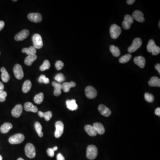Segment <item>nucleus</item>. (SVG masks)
I'll list each match as a JSON object with an SVG mask.
<instances>
[{
  "label": "nucleus",
  "mask_w": 160,
  "mask_h": 160,
  "mask_svg": "<svg viewBox=\"0 0 160 160\" xmlns=\"http://www.w3.org/2000/svg\"><path fill=\"white\" fill-rule=\"evenodd\" d=\"M50 61L48 60H45L44 61L43 65L40 67V69L42 71H45V70H47L50 68Z\"/></svg>",
  "instance_id": "36"
},
{
  "label": "nucleus",
  "mask_w": 160,
  "mask_h": 160,
  "mask_svg": "<svg viewBox=\"0 0 160 160\" xmlns=\"http://www.w3.org/2000/svg\"><path fill=\"white\" fill-rule=\"evenodd\" d=\"M4 86L2 82L0 81V93L2 92V91H4Z\"/></svg>",
  "instance_id": "44"
},
{
  "label": "nucleus",
  "mask_w": 160,
  "mask_h": 160,
  "mask_svg": "<svg viewBox=\"0 0 160 160\" xmlns=\"http://www.w3.org/2000/svg\"><path fill=\"white\" fill-rule=\"evenodd\" d=\"M147 50L149 53H151L153 55H158L160 53V48L156 46L154 41L153 40H149L147 46Z\"/></svg>",
  "instance_id": "1"
},
{
  "label": "nucleus",
  "mask_w": 160,
  "mask_h": 160,
  "mask_svg": "<svg viewBox=\"0 0 160 160\" xmlns=\"http://www.w3.org/2000/svg\"><path fill=\"white\" fill-rule=\"evenodd\" d=\"M37 59L36 55H29L25 58V63L28 66H31L33 62Z\"/></svg>",
  "instance_id": "28"
},
{
  "label": "nucleus",
  "mask_w": 160,
  "mask_h": 160,
  "mask_svg": "<svg viewBox=\"0 0 160 160\" xmlns=\"http://www.w3.org/2000/svg\"><path fill=\"white\" fill-rule=\"evenodd\" d=\"M142 45V41L140 38H136L133 40L131 45L129 47L128 52L130 53H132L137 51Z\"/></svg>",
  "instance_id": "6"
},
{
  "label": "nucleus",
  "mask_w": 160,
  "mask_h": 160,
  "mask_svg": "<svg viewBox=\"0 0 160 160\" xmlns=\"http://www.w3.org/2000/svg\"><path fill=\"white\" fill-rule=\"evenodd\" d=\"M22 52L25 53L28 56H29V55H36L37 50H36V49L34 48V46H30L29 48H25L23 49L22 50Z\"/></svg>",
  "instance_id": "27"
},
{
  "label": "nucleus",
  "mask_w": 160,
  "mask_h": 160,
  "mask_svg": "<svg viewBox=\"0 0 160 160\" xmlns=\"http://www.w3.org/2000/svg\"><path fill=\"white\" fill-rule=\"evenodd\" d=\"M25 155L29 158H33L36 156L35 147L31 143H28L25 146Z\"/></svg>",
  "instance_id": "4"
},
{
  "label": "nucleus",
  "mask_w": 160,
  "mask_h": 160,
  "mask_svg": "<svg viewBox=\"0 0 160 160\" xmlns=\"http://www.w3.org/2000/svg\"><path fill=\"white\" fill-rule=\"evenodd\" d=\"M76 83L74 81H71L70 82H65L62 84V89L65 93H67L70 90V89L72 87L75 86Z\"/></svg>",
  "instance_id": "22"
},
{
  "label": "nucleus",
  "mask_w": 160,
  "mask_h": 160,
  "mask_svg": "<svg viewBox=\"0 0 160 160\" xmlns=\"http://www.w3.org/2000/svg\"><path fill=\"white\" fill-rule=\"evenodd\" d=\"M54 79L57 81V82L61 83L65 81L66 80V77L62 73H59L55 76Z\"/></svg>",
  "instance_id": "35"
},
{
  "label": "nucleus",
  "mask_w": 160,
  "mask_h": 160,
  "mask_svg": "<svg viewBox=\"0 0 160 160\" xmlns=\"http://www.w3.org/2000/svg\"><path fill=\"white\" fill-rule=\"evenodd\" d=\"M66 104L67 107L69 110H76L78 109V105L76 104V101L75 99L67 100Z\"/></svg>",
  "instance_id": "17"
},
{
  "label": "nucleus",
  "mask_w": 160,
  "mask_h": 160,
  "mask_svg": "<svg viewBox=\"0 0 160 160\" xmlns=\"http://www.w3.org/2000/svg\"><path fill=\"white\" fill-rule=\"evenodd\" d=\"M29 34L30 32L29 30H23L16 35L15 39L17 41H23L27 37Z\"/></svg>",
  "instance_id": "13"
},
{
  "label": "nucleus",
  "mask_w": 160,
  "mask_h": 160,
  "mask_svg": "<svg viewBox=\"0 0 160 160\" xmlns=\"http://www.w3.org/2000/svg\"><path fill=\"white\" fill-rule=\"evenodd\" d=\"M32 87V83L30 80H26L25 81L23 85L22 90L23 92L24 93H27L30 91Z\"/></svg>",
  "instance_id": "30"
},
{
  "label": "nucleus",
  "mask_w": 160,
  "mask_h": 160,
  "mask_svg": "<svg viewBox=\"0 0 160 160\" xmlns=\"http://www.w3.org/2000/svg\"><path fill=\"white\" fill-rule=\"evenodd\" d=\"M47 153L50 157H53L54 155V151L53 148H49L47 150Z\"/></svg>",
  "instance_id": "41"
},
{
  "label": "nucleus",
  "mask_w": 160,
  "mask_h": 160,
  "mask_svg": "<svg viewBox=\"0 0 160 160\" xmlns=\"http://www.w3.org/2000/svg\"><path fill=\"white\" fill-rule=\"evenodd\" d=\"M52 85L54 88V91L53 92L54 96H58L61 94V89H62V84L58 82L53 81L52 83Z\"/></svg>",
  "instance_id": "18"
},
{
  "label": "nucleus",
  "mask_w": 160,
  "mask_h": 160,
  "mask_svg": "<svg viewBox=\"0 0 160 160\" xmlns=\"http://www.w3.org/2000/svg\"><path fill=\"white\" fill-rule=\"evenodd\" d=\"M38 115L41 117H44L46 121H49L52 117L53 114L52 112L51 111L46 112H43L42 111H39Z\"/></svg>",
  "instance_id": "29"
},
{
  "label": "nucleus",
  "mask_w": 160,
  "mask_h": 160,
  "mask_svg": "<svg viewBox=\"0 0 160 160\" xmlns=\"http://www.w3.org/2000/svg\"><path fill=\"white\" fill-rule=\"evenodd\" d=\"M25 139V136L21 133H17L11 136L9 139V141L10 144H18L22 143Z\"/></svg>",
  "instance_id": "5"
},
{
  "label": "nucleus",
  "mask_w": 160,
  "mask_h": 160,
  "mask_svg": "<svg viewBox=\"0 0 160 160\" xmlns=\"http://www.w3.org/2000/svg\"><path fill=\"white\" fill-rule=\"evenodd\" d=\"M64 63L60 61H58L55 64V67L58 70H60L62 69L64 67Z\"/></svg>",
  "instance_id": "39"
},
{
  "label": "nucleus",
  "mask_w": 160,
  "mask_h": 160,
  "mask_svg": "<svg viewBox=\"0 0 160 160\" xmlns=\"http://www.w3.org/2000/svg\"><path fill=\"white\" fill-rule=\"evenodd\" d=\"M23 111V107L21 105L18 104L16 105L12 111V115L15 117H20Z\"/></svg>",
  "instance_id": "15"
},
{
  "label": "nucleus",
  "mask_w": 160,
  "mask_h": 160,
  "mask_svg": "<svg viewBox=\"0 0 160 160\" xmlns=\"http://www.w3.org/2000/svg\"><path fill=\"white\" fill-rule=\"evenodd\" d=\"M86 95L89 99H94L97 96V92L94 88L91 86L87 87L85 89Z\"/></svg>",
  "instance_id": "10"
},
{
  "label": "nucleus",
  "mask_w": 160,
  "mask_h": 160,
  "mask_svg": "<svg viewBox=\"0 0 160 160\" xmlns=\"http://www.w3.org/2000/svg\"><path fill=\"white\" fill-rule=\"evenodd\" d=\"M126 2L128 5H131L135 2V0H128Z\"/></svg>",
  "instance_id": "47"
},
{
  "label": "nucleus",
  "mask_w": 160,
  "mask_h": 160,
  "mask_svg": "<svg viewBox=\"0 0 160 160\" xmlns=\"http://www.w3.org/2000/svg\"><path fill=\"white\" fill-rule=\"evenodd\" d=\"M3 160V158H2V156H1V155H0V160Z\"/></svg>",
  "instance_id": "49"
},
{
  "label": "nucleus",
  "mask_w": 160,
  "mask_h": 160,
  "mask_svg": "<svg viewBox=\"0 0 160 160\" xmlns=\"http://www.w3.org/2000/svg\"><path fill=\"white\" fill-rule=\"evenodd\" d=\"M110 51L114 57H119L121 54L119 49L115 45H112L110 46Z\"/></svg>",
  "instance_id": "31"
},
{
  "label": "nucleus",
  "mask_w": 160,
  "mask_h": 160,
  "mask_svg": "<svg viewBox=\"0 0 160 160\" xmlns=\"http://www.w3.org/2000/svg\"><path fill=\"white\" fill-rule=\"evenodd\" d=\"M7 94L6 91H3L0 93V102H4L6 101Z\"/></svg>",
  "instance_id": "40"
},
{
  "label": "nucleus",
  "mask_w": 160,
  "mask_h": 160,
  "mask_svg": "<svg viewBox=\"0 0 160 160\" xmlns=\"http://www.w3.org/2000/svg\"><path fill=\"white\" fill-rule=\"evenodd\" d=\"M122 32L121 27L116 24H113L111 26L110 29V34L111 37L113 39H116Z\"/></svg>",
  "instance_id": "3"
},
{
  "label": "nucleus",
  "mask_w": 160,
  "mask_h": 160,
  "mask_svg": "<svg viewBox=\"0 0 160 160\" xmlns=\"http://www.w3.org/2000/svg\"><path fill=\"white\" fill-rule=\"evenodd\" d=\"M53 150H54V151H56V150H58V147L57 146H55L53 148Z\"/></svg>",
  "instance_id": "48"
},
{
  "label": "nucleus",
  "mask_w": 160,
  "mask_h": 160,
  "mask_svg": "<svg viewBox=\"0 0 160 160\" xmlns=\"http://www.w3.org/2000/svg\"><path fill=\"white\" fill-rule=\"evenodd\" d=\"M85 130L89 136L94 137L97 135V133L93 126L91 125H86L85 126Z\"/></svg>",
  "instance_id": "23"
},
{
  "label": "nucleus",
  "mask_w": 160,
  "mask_h": 160,
  "mask_svg": "<svg viewBox=\"0 0 160 160\" xmlns=\"http://www.w3.org/2000/svg\"><path fill=\"white\" fill-rule=\"evenodd\" d=\"M17 160H24L23 158H19L18 159H17Z\"/></svg>",
  "instance_id": "50"
},
{
  "label": "nucleus",
  "mask_w": 160,
  "mask_h": 160,
  "mask_svg": "<svg viewBox=\"0 0 160 160\" xmlns=\"http://www.w3.org/2000/svg\"><path fill=\"white\" fill-rule=\"evenodd\" d=\"M0 54H1V53H0Z\"/></svg>",
  "instance_id": "52"
},
{
  "label": "nucleus",
  "mask_w": 160,
  "mask_h": 160,
  "mask_svg": "<svg viewBox=\"0 0 160 160\" xmlns=\"http://www.w3.org/2000/svg\"><path fill=\"white\" fill-rule=\"evenodd\" d=\"M94 128L95 130L96 131L97 134L102 135L105 132L104 127L102 123H96L93 124Z\"/></svg>",
  "instance_id": "21"
},
{
  "label": "nucleus",
  "mask_w": 160,
  "mask_h": 160,
  "mask_svg": "<svg viewBox=\"0 0 160 160\" xmlns=\"http://www.w3.org/2000/svg\"><path fill=\"white\" fill-rule=\"evenodd\" d=\"M14 73L15 77L18 80L22 79L24 76V73L22 66L19 64H16L14 68Z\"/></svg>",
  "instance_id": "11"
},
{
  "label": "nucleus",
  "mask_w": 160,
  "mask_h": 160,
  "mask_svg": "<svg viewBox=\"0 0 160 160\" xmlns=\"http://www.w3.org/2000/svg\"><path fill=\"white\" fill-rule=\"evenodd\" d=\"M145 99L148 102H152L154 100V97L152 94L147 93L145 94Z\"/></svg>",
  "instance_id": "38"
},
{
  "label": "nucleus",
  "mask_w": 160,
  "mask_h": 160,
  "mask_svg": "<svg viewBox=\"0 0 160 160\" xmlns=\"http://www.w3.org/2000/svg\"><path fill=\"white\" fill-rule=\"evenodd\" d=\"M34 102L37 104H40L43 102L44 100V94L42 93H39L36 95L34 97Z\"/></svg>",
  "instance_id": "33"
},
{
  "label": "nucleus",
  "mask_w": 160,
  "mask_h": 160,
  "mask_svg": "<svg viewBox=\"0 0 160 160\" xmlns=\"http://www.w3.org/2000/svg\"><path fill=\"white\" fill-rule=\"evenodd\" d=\"M5 26V22L3 21H0V31L4 28Z\"/></svg>",
  "instance_id": "43"
},
{
  "label": "nucleus",
  "mask_w": 160,
  "mask_h": 160,
  "mask_svg": "<svg viewBox=\"0 0 160 160\" xmlns=\"http://www.w3.org/2000/svg\"><path fill=\"white\" fill-rule=\"evenodd\" d=\"M34 127H35V130H36V132L37 133L38 135L40 137H43V131H42V125L40 123L38 122H36L35 124H34Z\"/></svg>",
  "instance_id": "32"
},
{
  "label": "nucleus",
  "mask_w": 160,
  "mask_h": 160,
  "mask_svg": "<svg viewBox=\"0 0 160 160\" xmlns=\"http://www.w3.org/2000/svg\"><path fill=\"white\" fill-rule=\"evenodd\" d=\"M132 58V55L130 54H127L121 57L119 60V61L121 63H126L128 62Z\"/></svg>",
  "instance_id": "34"
},
{
  "label": "nucleus",
  "mask_w": 160,
  "mask_h": 160,
  "mask_svg": "<svg viewBox=\"0 0 160 160\" xmlns=\"http://www.w3.org/2000/svg\"><path fill=\"white\" fill-rule=\"evenodd\" d=\"M1 78L2 81L4 82H7L10 79V76L7 71L5 67H2L1 68Z\"/></svg>",
  "instance_id": "24"
},
{
  "label": "nucleus",
  "mask_w": 160,
  "mask_h": 160,
  "mask_svg": "<svg viewBox=\"0 0 160 160\" xmlns=\"http://www.w3.org/2000/svg\"><path fill=\"white\" fill-rule=\"evenodd\" d=\"M98 109L100 113L105 117H109L111 114V111L110 109L104 105H99Z\"/></svg>",
  "instance_id": "14"
},
{
  "label": "nucleus",
  "mask_w": 160,
  "mask_h": 160,
  "mask_svg": "<svg viewBox=\"0 0 160 160\" xmlns=\"http://www.w3.org/2000/svg\"><path fill=\"white\" fill-rule=\"evenodd\" d=\"M25 110L27 112H38V109L37 106L33 105V104L30 102H27L24 105Z\"/></svg>",
  "instance_id": "19"
},
{
  "label": "nucleus",
  "mask_w": 160,
  "mask_h": 160,
  "mask_svg": "<svg viewBox=\"0 0 160 160\" xmlns=\"http://www.w3.org/2000/svg\"><path fill=\"white\" fill-rule=\"evenodd\" d=\"M133 61L135 64L138 65L141 68H143L145 67L146 60H145V58L142 56L135 57Z\"/></svg>",
  "instance_id": "20"
},
{
  "label": "nucleus",
  "mask_w": 160,
  "mask_h": 160,
  "mask_svg": "<svg viewBox=\"0 0 160 160\" xmlns=\"http://www.w3.org/2000/svg\"><path fill=\"white\" fill-rule=\"evenodd\" d=\"M148 85L152 87H160V79L156 76H154L149 80Z\"/></svg>",
  "instance_id": "26"
},
{
  "label": "nucleus",
  "mask_w": 160,
  "mask_h": 160,
  "mask_svg": "<svg viewBox=\"0 0 160 160\" xmlns=\"http://www.w3.org/2000/svg\"><path fill=\"white\" fill-rule=\"evenodd\" d=\"M98 151L96 146L94 145H89L86 150V156L89 160H94L97 156Z\"/></svg>",
  "instance_id": "2"
},
{
  "label": "nucleus",
  "mask_w": 160,
  "mask_h": 160,
  "mask_svg": "<svg viewBox=\"0 0 160 160\" xmlns=\"http://www.w3.org/2000/svg\"><path fill=\"white\" fill-rule=\"evenodd\" d=\"M155 113L156 115H157L158 116H160V108H157V109L155 111Z\"/></svg>",
  "instance_id": "45"
},
{
  "label": "nucleus",
  "mask_w": 160,
  "mask_h": 160,
  "mask_svg": "<svg viewBox=\"0 0 160 160\" xmlns=\"http://www.w3.org/2000/svg\"><path fill=\"white\" fill-rule=\"evenodd\" d=\"M133 18L130 15H126L125 16L124 20L123 22V26L125 30H128L130 28L131 25L134 22Z\"/></svg>",
  "instance_id": "9"
},
{
  "label": "nucleus",
  "mask_w": 160,
  "mask_h": 160,
  "mask_svg": "<svg viewBox=\"0 0 160 160\" xmlns=\"http://www.w3.org/2000/svg\"><path fill=\"white\" fill-rule=\"evenodd\" d=\"M13 128V125L10 123H5L0 128V132L2 133H6Z\"/></svg>",
  "instance_id": "25"
},
{
  "label": "nucleus",
  "mask_w": 160,
  "mask_h": 160,
  "mask_svg": "<svg viewBox=\"0 0 160 160\" xmlns=\"http://www.w3.org/2000/svg\"><path fill=\"white\" fill-rule=\"evenodd\" d=\"M57 160H65L64 156L61 154H58L57 155Z\"/></svg>",
  "instance_id": "42"
},
{
  "label": "nucleus",
  "mask_w": 160,
  "mask_h": 160,
  "mask_svg": "<svg viewBox=\"0 0 160 160\" xmlns=\"http://www.w3.org/2000/svg\"><path fill=\"white\" fill-rule=\"evenodd\" d=\"M160 22H159V28H160Z\"/></svg>",
  "instance_id": "51"
},
{
  "label": "nucleus",
  "mask_w": 160,
  "mask_h": 160,
  "mask_svg": "<svg viewBox=\"0 0 160 160\" xmlns=\"http://www.w3.org/2000/svg\"><path fill=\"white\" fill-rule=\"evenodd\" d=\"M133 18L140 22H143L145 21L144 14L142 12L139 10H136L133 12L132 15Z\"/></svg>",
  "instance_id": "16"
},
{
  "label": "nucleus",
  "mask_w": 160,
  "mask_h": 160,
  "mask_svg": "<svg viewBox=\"0 0 160 160\" xmlns=\"http://www.w3.org/2000/svg\"><path fill=\"white\" fill-rule=\"evenodd\" d=\"M29 20L34 23L40 22L42 21V15L39 13H30L28 15Z\"/></svg>",
  "instance_id": "12"
},
{
  "label": "nucleus",
  "mask_w": 160,
  "mask_h": 160,
  "mask_svg": "<svg viewBox=\"0 0 160 160\" xmlns=\"http://www.w3.org/2000/svg\"><path fill=\"white\" fill-rule=\"evenodd\" d=\"M32 42L33 46L35 49H40L43 45V39L41 35L38 34H35L32 37Z\"/></svg>",
  "instance_id": "7"
},
{
  "label": "nucleus",
  "mask_w": 160,
  "mask_h": 160,
  "mask_svg": "<svg viewBox=\"0 0 160 160\" xmlns=\"http://www.w3.org/2000/svg\"><path fill=\"white\" fill-rule=\"evenodd\" d=\"M38 81L40 83L47 84L50 82V79L46 77L45 75H42L39 77Z\"/></svg>",
  "instance_id": "37"
},
{
  "label": "nucleus",
  "mask_w": 160,
  "mask_h": 160,
  "mask_svg": "<svg viewBox=\"0 0 160 160\" xmlns=\"http://www.w3.org/2000/svg\"><path fill=\"white\" fill-rule=\"evenodd\" d=\"M155 68L158 71L159 74H160V64H157L155 66Z\"/></svg>",
  "instance_id": "46"
},
{
  "label": "nucleus",
  "mask_w": 160,
  "mask_h": 160,
  "mask_svg": "<svg viewBox=\"0 0 160 160\" xmlns=\"http://www.w3.org/2000/svg\"><path fill=\"white\" fill-rule=\"evenodd\" d=\"M55 127L56 130L54 133V136L56 138H59L61 137L64 132V124L61 121H58L55 124Z\"/></svg>",
  "instance_id": "8"
}]
</instances>
